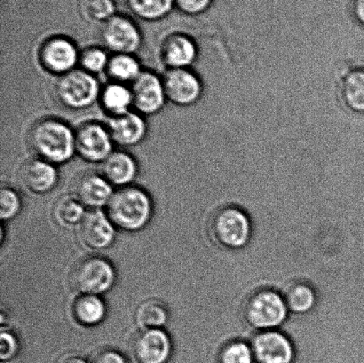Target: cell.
Listing matches in <instances>:
<instances>
[{
    "label": "cell",
    "instance_id": "277c9868",
    "mask_svg": "<svg viewBox=\"0 0 364 363\" xmlns=\"http://www.w3.org/2000/svg\"><path fill=\"white\" fill-rule=\"evenodd\" d=\"M289 309L284 296L273 290L257 291L250 298L245 308L250 325L265 332L283 325Z\"/></svg>",
    "mask_w": 364,
    "mask_h": 363
},
{
    "label": "cell",
    "instance_id": "4dcf8cb0",
    "mask_svg": "<svg viewBox=\"0 0 364 363\" xmlns=\"http://www.w3.org/2000/svg\"><path fill=\"white\" fill-rule=\"evenodd\" d=\"M21 199L16 190L3 187L0 191V216L3 220H10L19 212Z\"/></svg>",
    "mask_w": 364,
    "mask_h": 363
},
{
    "label": "cell",
    "instance_id": "7a4b0ae2",
    "mask_svg": "<svg viewBox=\"0 0 364 363\" xmlns=\"http://www.w3.org/2000/svg\"><path fill=\"white\" fill-rule=\"evenodd\" d=\"M107 216L119 229L138 231L151 219L152 204L147 192L141 188L127 186L114 192L108 205Z\"/></svg>",
    "mask_w": 364,
    "mask_h": 363
},
{
    "label": "cell",
    "instance_id": "836d02e7",
    "mask_svg": "<svg viewBox=\"0 0 364 363\" xmlns=\"http://www.w3.org/2000/svg\"><path fill=\"white\" fill-rule=\"evenodd\" d=\"M91 363H127L122 354L113 350L100 352L96 354Z\"/></svg>",
    "mask_w": 364,
    "mask_h": 363
},
{
    "label": "cell",
    "instance_id": "d6a6232c",
    "mask_svg": "<svg viewBox=\"0 0 364 363\" xmlns=\"http://www.w3.org/2000/svg\"><path fill=\"white\" fill-rule=\"evenodd\" d=\"M19 345L16 337L9 332H2L0 336V357L1 360L9 361L16 357Z\"/></svg>",
    "mask_w": 364,
    "mask_h": 363
},
{
    "label": "cell",
    "instance_id": "1f68e13d",
    "mask_svg": "<svg viewBox=\"0 0 364 363\" xmlns=\"http://www.w3.org/2000/svg\"><path fill=\"white\" fill-rule=\"evenodd\" d=\"M213 2L214 0H174V6L186 16H198L206 13Z\"/></svg>",
    "mask_w": 364,
    "mask_h": 363
},
{
    "label": "cell",
    "instance_id": "2e32d148",
    "mask_svg": "<svg viewBox=\"0 0 364 363\" xmlns=\"http://www.w3.org/2000/svg\"><path fill=\"white\" fill-rule=\"evenodd\" d=\"M20 180L32 193L46 194L58 184V168L51 163L35 158L28 160L21 167Z\"/></svg>",
    "mask_w": 364,
    "mask_h": 363
},
{
    "label": "cell",
    "instance_id": "5bb4252c",
    "mask_svg": "<svg viewBox=\"0 0 364 363\" xmlns=\"http://www.w3.org/2000/svg\"><path fill=\"white\" fill-rule=\"evenodd\" d=\"M160 57L168 70L191 69L198 59V48L188 35L176 32L164 39Z\"/></svg>",
    "mask_w": 364,
    "mask_h": 363
},
{
    "label": "cell",
    "instance_id": "d6986e66",
    "mask_svg": "<svg viewBox=\"0 0 364 363\" xmlns=\"http://www.w3.org/2000/svg\"><path fill=\"white\" fill-rule=\"evenodd\" d=\"M138 173L136 159L126 151H114L101 163V174L112 186H130Z\"/></svg>",
    "mask_w": 364,
    "mask_h": 363
},
{
    "label": "cell",
    "instance_id": "7c38bea8",
    "mask_svg": "<svg viewBox=\"0 0 364 363\" xmlns=\"http://www.w3.org/2000/svg\"><path fill=\"white\" fill-rule=\"evenodd\" d=\"M251 347L258 363H291L294 360L291 341L276 330L259 333L252 340Z\"/></svg>",
    "mask_w": 364,
    "mask_h": 363
},
{
    "label": "cell",
    "instance_id": "4316f807",
    "mask_svg": "<svg viewBox=\"0 0 364 363\" xmlns=\"http://www.w3.org/2000/svg\"><path fill=\"white\" fill-rule=\"evenodd\" d=\"M135 319L144 330L160 329L168 320V314L164 305L156 300H148L138 308Z\"/></svg>",
    "mask_w": 364,
    "mask_h": 363
},
{
    "label": "cell",
    "instance_id": "6da1fadb",
    "mask_svg": "<svg viewBox=\"0 0 364 363\" xmlns=\"http://www.w3.org/2000/svg\"><path fill=\"white\" fill-rule=\"evenodd\" d=\"M28 144L37 158L57 166L70 162L76 155L75 130L55 117L37 121L28 134Z\"/></svg>",
    "mask_w": 364,
    "mask_h": 363
},
{
    "label": "cell",
    "instance_id": "e0dca14e",
    "mask_svg": "<svg viewBox=\"0 0 364 363\" xmlns=\"http://www.w3.org/2000/svg\"><path fill=\"white\" fill-rule=\"evenodd\" d=\"M113 194L112 185L101 173H85L77 178L74 185V197L89 207L108 205Z\"/></svg>",
    "mask_w": 364,
    "mask_h": 363
},
{
    "label": "cell",
    "instance_id": "83f0119b",
    "mask_svg": "<svg viewBox=\"0 0 364 363\" xmlns=\"http://www.w3.org/2000/svg\"><path fill=\"white\" fill-rule=\"evenodd\" d=\"M80 12L85 20L103 24L115 16V0H81Z\"/></svg>",
    "mask_w": 364,
    "mask_h": 363
},
{
    "label": "cell",
    "instance_id": "30bf717a",
    "mask_svg": "<svg viewBox=\"0 0 364 363\" xmlns=\"http://www.w3.org/2000/svg\"><path fill=\"white\" fill-rule=\"evenodd\" d=\"M163 82L167 101L181 108L195 105L203 94L201 78L191 69L167 70Z\"/></svg>",
    "mask_w": 364,
    "mask_h": 363
},
{
    "label": "cell",
    "instance_id": "8992f818",
    "mask_svg": "<svg viewBox=\"0 0 364 363\" xmlns=\"http://www.w3.org/2000/svg\"><path fill=\"white\" fill-rule=\"evenodd\" d=\"M115 143L106 124L88 121L75 130L76 154L84 161L102 163L112 153Z\"/></svg>",
    "mask_w": 364,
    "mask_h": 363
},
{
    "label": "cell",
    "instance_id": "44dd1931",
    "mask_svg": "<svg viewBox=\"0 0 364 363\" xmlns=\"http://www.w3.org/2000/svg\"><path fill=\"white\" fill-rule=\"evenodd\" d=\"M342 102L350 112L364 114V70L348 71L341 80Z\"/></svg>",
    "mask_w": 364,
    "mask_h": 363
},
{
    "label": "cell",
    "instance_id": "7402d4cb",
    "mask_svg": "<svg viewBox=\"0 0 364 363\" xmlns=\"http://www.w3.org/2000/svg\"><path fill=\"white\" fill-rule=\"evenodd\" d=\"M142 71L141 63L134 55L116 53L110 56L106 73L112 82L131 85Z\"/></svg>",
    "mask_w": 364,
    "mask_h": 363
},
{
    "label": "cell",
    "instance_id": "ffe728a7",
    "mask_svg": "<svg viewBox=\"0 0 364 363\" xmlns=\"http://www.w3.org/2000/svg\"><path fill=\"white\" fill-rule=\"evenodd\" d=\"M100 102L109 117L122 115L133 108L130 85L112 82L102 87Z\"/></svg>",
    "mask_w": 364,
    "mask_h": 363
},
{
    "label": "cell",
    "instance_id": "d590c367",
    "mask_svg": "<svg viewBox=\"0 0 364 363\" xmlns=\"http://www.w3.org/2000/svg\"><path fill=\"white\" fill-rule=\"evenodd\" d=\"M59 363H87L78 355L70 354L60 359Z\"/></svg>",
    "mask_w": 364,
    "mask_h": 363
},
{
    "label": "cell",
    "instance_id": "3957f363",
    "mask_svg": "<svg viewBox=\"0 0 364 363\" xmlns=\"http://www.w3.org/2000/svg\"><path fill=\"white\" fill-rule=\"evenodd\" d=\"M102 87L96 76L75 69L58 77L55 85L57 101L64 108L80 112L91 108L100 99Z\"/></svg>",
    "mask_w": 364,
    "mask_h": 363
},
{
    "label": "cell",
    "instance_id": "52a82bcc",
    "mask_svg": "<svg viewBox=\"0 0 364 363\" xmlns=\"http://www.w3.org/2000/svg\"><path fill=\"white\" fill-rule=\"evenodd\" d=\"M100 37L105 49L113 55H134L142 45V34L138 25L129 17L120 14H115L102 24Z\"/></svg>",
    "mask_w": 364,
    "mask_h": 363
},
{
    "label": "cell",
    "instance_id": "5b68a950",
    "mask_svg": "<svg viewBox=\"0 0 364 363\" xmlns=\"http://www.w3.org/2000/svg\"><path fill=\"white\" fill-rule=\"evenodd\" d=\"M115 282V271L112 264L101 257L82 259L71 273L70 283L82 295L105 293Z\"/></svg>",
    "mask_w": 364,
    "mask_h": 363
},
{
    "label": "cell",
    "instance_id": "8fae6325",
    "mask_svg": "<svg viewBox=\"0 0 364 363\" xmlns=\"http://www.w3.org/2000/svg\"><path fill=\"white\" fill-rule=\"evenodd\" d=\"M133 94V108L141 115L159 113L167 102L163 77L149 70L142 71L130 85Z\"/></svg>",
    "mask_w": 364,
    "mask_h": 363
},
{
    "label": "cell",
    "instance_id": "9c48e42d",
    "mask_svg": "<svg viewBox=\"0 0 364 363\" xmlns=\"http://www.w3.org/2000/svg\"><path fill=\"white\" fill-rule=\"evenodd\" d=\"M213 233L217 240L228 249H241L247 244L252 234L248 216L237 207L221 210L213 220Z\"/></svg>",
    "mask_w": 364,
    "mask_h": 363
},
{
    "label": "cell",
    "instance_id": "603a6c76",
    "mask_svg": "<svg viewBox=\"0 0 364 363\" xmlns=\"http://www.w3.org/2000/svg\"><path fill=\"white\" fill-rule=\"evenodd\" d=\"M73 315L77 323L84 326H94L105 318V302L96 295H81L73 305Z\"/></svg>",
    "mask_w": 364,
    "mask_h": 363
},
{
    "label": "cell",
    "instance_id": "cb8c5ba5",
    "mask_svg": "<svg viewBox=\"0 0 364 363\" xmlns=\"http://www.w3.org/2000/svg\"><path fill=\"white\" fill-rule=\"evenodd\" d=\"M127 9L144 21H159L172 12L174 0H124Z\"/></svg>",
    "mask_w": 364,
    "mask_h": 363
},
{
    "label": "cell",
    "instance_id": "f1b7e54d",
    "mask_svg": "<svg viewBox=\"0 0 364 363\" xmlns=\"http://www.w3.org/2000/svg\"><path fill=\"white\" fill-rule=\"evenodd\" d=\"M110 57L105 48L100 46H91L80 52V69L94 75L106 72Z\"/></svg>",
    "mask_w": 364,
    "mask_h": 363
},
{
    "label": "cell",
    "instance_id": "d4e9b609",
    "mask_svg": "<svg viewBox=\"0 0 364 363\" xmlns=\"http://www.w3.org/2000/svg\"><path fill=\"white\" fill-rule=\"evenodd\" d=\"M284 298L289 311L295 314H306L316 303L315 291L306 283H296L289 287Z\"/></svg>",
    "mask_w": 364,
    "mask_h": 363
},
{
    "label": "cell",
    "instance_id": "4fadbf2b",
    "mask_svg": "<svg viewBox=\"0 0 364 363\" xmlns=\"http://www.w3.org/2000/svg\"><path fill=\"white\" fill-rule=\"evenodd\" d=\"M106 126L114 143L124 148L140 145L148 134L145 117L135 110H130L122 115L109 117Z\"/></svg>",
    "mask_w": 364,
    "mask_h": 363
},
{
    "label": "cell",
    "instance_id": "ac0fdd59",
    "mask_svg": "<svg viewBox=\"0 0 364 363\" xmlns=\"http://www.w3.org/2000/svg\"><path fill=\"white\" fill-rule=\"evenodd\" d=\"M80 237L87 247L102 250L112 245L115 229L108 216L100 211L88 212L80 223Z\"/></svg>",
    "mask_w": 364,
    "mask_h": 363
},
{
    "label": "cell",
    "instance_id": "484cf974",
    "mask_svg": "<svg viewBox=\"0 0 364 363\" xmlns=\"http://www.w3.org/2000/svg\"><path fill=\"white\" fill-rule=\"evenodd\" d=\"M84 206L76 197L65 195L56 201L53 206V217L62 227L80 225L85 216Z\"/></svg>",
    "mask_w": 364,
    "mask_h": 363
},
{
    "label": "cell",
    "instance_id": "f546056e",
    "mask_svg": "<svg viewBox=\"0 0 364 363\" xmlns=\"http://www.w3.org/2000/svg\"><path fill=\"white\" fill-rule=\"evenodd\" d=\"M255 361L251 345L234 341L221 350L220 363H253Z\"/></svg>",
    "mask_w": 364,
    "mask_h": 363
},
{
    "label": "cell",
    "instance_id": "9a60e30c",
    "mask_svg": "<svg viewBox=\"0 0 364 363\" xmlns=\"http://www.w3.org/2000/svg\"><path fill=\"white\" fill-rule=\"evenodd\" d=\"M172 352V343L161 329H148L135 339L134 354L140 363H166Z\"/></svg>",
    "mask_w": 364,
    "mask_h": 363
},
{
    "label": "cell",
    "instance_id": "e575fe53",
    "mask_svg": "<svg viewBox=\"0 0 364 363\" xmlns=\"http://www.w3.org/2000/svg\"><path fill=\"white\" fill-rule=\"evenodd\" d=\"M351 12L356 23L364 27V0H353Z\"/></svg>",
    "mask_w": 364,
    "mask_h": 363
},
{
    "label": "cell",
    "instance_id": "ba28073f",
    "mask_svg": "<svg viewBox=\"0 0 364 363\" xmlns=\"http://www.w3.org/2000/svg\"><path fill=\"white\" fill-rule=\"evenodd\" d=\"M80 52L70 38L55 36L46 39L39 48L38 59L41 66L57 77L77 69Z\"/></svg>",
    "mask_w": 364,
    "mask_h": 363
}]
</instances>
